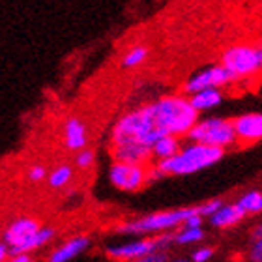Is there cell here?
<instances>
[{"mask_svg": "<svg viewBox=\"0 0 262 262\" xmlns=\"http://www.w3.org/2000/svg\"><path fill=\"white\" fill-rule=\"evenodd\" d=\"M154 126L163 137L187 135L199 122V113L191 107L189 99L182 96H167L148 105Z\"/></svg>", "mask_w": 262, "mask_h": 262, "instance_id": "6da1fadb", "label": "cell"}, {"mask_svg": "<svg viewBox=\"0 0 262 262\" xmlns=\"http://www.w3.org/2000/svg\"><path fill=\"white\" fill-rule=\"evenodd\" d=\"M223 156L225 150L191 142V144L180 148V152L176 154L174 158L159 161L156 167L165 176H187L219 163L223 159Z\"/></svg>", "mask_w": 262, "mask_h": 262, "instance_id": "7a4b0ae2", "label": "cell"}, {"mask_svg": "<svg viewBox=\"0 0 262 262\" xmlns=\"http://www.w3.org/2000/svg\"><path fill=\"white\" fill-rule=\"evenodd\" d=\"M161 137L163 135L154 126L152 115L146 105L137 111H131L116 122L113 129V148L127 146V144H142V146L152 148L154 142L159 141Z\"/></svg>", "mask_w": 262, "mask_h": 262, "instance_id": "3957f363", "label": "cell"}, {"mask_svg": "<svg viewBox=\"0 0 262 262\" xmlns=\"http://www.w3.org/2000/svg\"><path fill=\"white\" fill-rule=\"evenodd\" d=\"M195 213H199L196 206L156 212L146 215V217L131 221V223L120 225L118 232H124V234H163L165 230L176 229L178 225H184V221Z\"/></svg>", "mask_w": 262, "mask_h": 262, "instance_id": "277c9868", "label": "cell"}, {"mask_svg": "<svg viewBox=\"0 0 262 262\" xmlns=\"http://www.w3.org/2000/svg\"><path fill=\"white\" fill-rule=\"evenodd\" d=\"M187 137L196 144L219 148V150H225V148L232 146L236 142L232 122L225 120V118H217V116L196 122L191 127V131L187 133Z\"/></svg>", "mask_w": 262, "mask_h": 262, "instance_id": "5b68a950", "label": "cell"}, {"mask_svg": "<svg viewBox=\"0 0 262 262\" xmlns=\"http://www.w3.org/2000/svg\"><path fill=\"white\" fill-rule=\"evenodd\" d=\"M221 66L232 75L234 81L257 75L262 66V51L260 47H251V45H234L225 51Z\"/></svg>", "mask_w": 262, "mask_h": 262, "instance_id": "8992f818", "label": "cell"}, {"mask_svg": "<svg viewBox=\"0 0 262 262\" xmlns=\"http://www.w3.org/2000/svg\"><path fill=\"white\" fill-rule=\"evenodd\" d=\"M172 242V234H158L154 238H146V240H137L131 244H122V246H115L107 249V255L115 260H126L133 262L139 260L142 257H148L152 253H158L161 247Z\"/></svg>", "mask_w": 262, "mask_h": 262, "instance_id": "52a82bcc", "label": "cell"}, {"mask_svg": "<svg viewBox=\"0 0 262 262\" xmlns=\"http://www.w3.org/2000/svg\"><path fill=\"white\" fill-rule=\"evenodd\" d=\"M39 230V223L32 217H19L6 229L4 244L8 247V255H28V244L34 238V234Z\"/></svg>", "mask_w": 262, "mask_h": 262, "instance_id": "ba28073f", "label": "cell"}, {"mask_svg": "<svg viewBox=\"0 0 262 262\" xmlns=\"http://www.w3.org/2000/svg\"><path fill=\"white\" fill-rule=\"evenodd\" d=\"M109 180L120 191H139L146 184V169L142 165L115 163L109 170Z\"/></svg>", "mask_w": 262, "mask_h": 262, "instance_id": "9c48e42d", "label": "cell"}, {"mask_svg": "<svg viewBox=\"0 0 262 262\" xmlns=\"http://www.w3.org/2000/svg\"><path fill=\"white\" fill-rule=\"evenodd\" d=\"M232 75H230L229 71L225 70L223 66H213V68H208V70L201 71V73H196L195 77H191L189 81L186 82V92L187 94H196L201 92V90H210V88H215L219 90L221 86L225 84H229L232 82Z\"/></svg>", "mask_w": 262, "mask_h": 262, "instance_id": "30bf717a", "label": "cell"}, {"mask_svg": "<svg viewBox=\"0 0 262 262\" xmlns=\"http://www.w3.org/2000/svg\"><path fill=\"white\" fill-rule=\"evenodd\" d=\"M232 129H234L236 141L247 142V144L260 141L262 115L260 113H247V115L238 116L236 120H232Z\"/></svg>", "mask_w": 262, "mask_h": 262, "instance_id": "8fae6325", "label": "cell"}, {"mask_svg": "<svg viewBox=\"0 0 262 262\" xmlns=\"http://www.w3.org/2000/svg\"><path fill=\"white\" fill-rule=\"evenodd\" d=\"M115 163H126V165H142L148 163L152 159V148L142 146V144H127V146H116L113 148Z\"/></svg>", "mask_w": 262, "mask_h": 262, "instance_id": "7c38bea8", "label": "cell"}, {"mask_svg": "<svg viewBox=\"0 0 262 262\" xmlns=\"http://www.w3.org/2000/svg\"><path fill=\"white\" fill-rule=\"evenodd\" d=\"M246 215L247 213L238 206V202L236 204H223L213 215H210V225L215 229H229V227L240 223Z\"/></svg>", "mask_w": 262, "mask_h": 262, "instance_id": "4fadbf2b", "label": "cell"}, {"mask_svg": "<svg viewBox=\"0 0 262 262\" xmlns=\"http://www.w3.org/2000/svg\"><path fill=\"white\" fill-rule=\"evenodd\" d=\"M90 246V240L86 236H77L71 238L70 242H66L64 246H60L58 249L51 253L49 262H70L71 258H75L79 253H82L86 247Z\"/></svg>", "mask_w": 262, "mask_h": 262, "instance_id": "5bb4252c", "label": "cell"}, {"mask_svg": "<svg viewBox=\"0 0 262 262\" xmlns=\"http://www.w3.org/2000/svg\"><path fill=\"white\" fill-rule=\"evenodd\" d=\"M64 137H66V146L70 150H77L81 152L86 146V129L79 118H70L66 122L64 127Z\"/></svg>", "mask_w": 262, "mask_h": 262, "instance_id": "9a60e30c", "label": "cell"}, {"mask_svg": "<svg viewBox=\"0 0 262 262\" xmlns=\"http://www.w3.org/2000/svg\"><path fill=\"white\" fill-rule=\"evenodd\" d=\"M223 101V92L221 90H215V88H210V90H201V92L193 94L189 98V103L196 113H202V111L213 109V107H219Z\"/></svg>", "mask_w": 262, "mask_h": 262, "instance_id": "2e32d148", "label": "cell"}, {"mask_svg": "<svg viewBox=\"0 0 262 262\" xmlns=\"http://www.w3.org/2000/svg\"><path fill=\"white\" fill-rule=\"evenodd\" d=\"M180 142L176 137H161L159 141L154 142L152 146V158H156L158 161H165V159L174 158L176 154L180 152Z\"/></svg>", "mask_w": 262, "mask_h": 262, "instance_id": "e0dca14e", "label": "cell"}, {"mask_svg": "<svg viewBox=\"0 0 262 262\" xmlns=\"http://www.w3.org/2000/svg\"><path fill=\"white\" fill-rule=\"evenodd\" d=\"M238 206L246 213H260L262 210V193L260 191H249L242 196Z\"/></svg>", "mask_w": 262, "mask_h": 262, "instance_id": "ac0fdd59", "label": "cell"}, {"mask_svg": "<svg viewBox=\"0 0 262 262\" xmlns=\"http://www.w3.org/2000/svg\"><path fill=\"white\" fill-rule=\"evenodd\" d=\"M71 176H73L71 167L62 165V167H58V169L53 170V172L49 174V186L53 187V189H60V187H64V186L70 184Z\"/></svg>", "mask_w": 262, "mask_h": 262, "instance_id": "d6986e66", "label": "cell"}, {"mask_svg": "<svg viewBox=\"0 0 262 262\" xmlns=\"http://www.w3.org/2000/svg\"><path fill=\"white\" fill-rule=\"evenodd\" d=\"M204 238V230L202 229H184L178 234L172 236V242L178 246H189V244H196Z\"/></svg>", "mask_w": 262, "mask_h": 262, "instance_id": "ffe728a7", "label": "cell"}, {"mask_svg": "<svg viewBox=\"0 0 262 262\" xmlns=\"http://www.w3.org/2000/svg\"><path fill=\"white\" fill-rule=\"evenodd\" d=\"M148 56V49L146 47H142V45H139V47H133V49L127 53L126 56H124V68H137V66H141L142 62L146 60Z\"/></svg>", "mask_w": 262, "mask_h": 262, "instance_id": "44dd1931", "label": "cell"}, {"mask_svg": "<svg viewBox=\"0 0 262 262\" xmlns=\"http://www.w3.org/2000/svg\"><path fill=\"white\" fill-rule=\"evenodd\" d=\"M53 236H55V229H51V227L41 229V227H39V230L34 234V238L30 240V244H28V253L34 251V249H39V247L47 246Z\"/></svg>", "mask_w": 262, "mask_h": 262, "instance_id": "7402d4cb", "label": "cell"}, {"mask_svg": "<svg viewBox=\"0 0 262 262\" xmlns=\"http://www.w3.org/2000/svg\"><path fill=\"white\" fill-rule=\"evenodd\" d=\"M221 206H223V201L221 199H213V201H208L204 204H201V206H196V210H199V215L204 219V215H213Z\"/></svg>", "mask_w": 262, "mask_h": 262, "instance_id": "603a6c76", "label": "cell"}, {"mask_svg": "<svg viewBox=\"0 0 262 262\" xmlns=\"http://www.w3.org/2000/svg\"><path fill=\"white\" fill-rule=\"evenodd\" d=\"M94 159H96V154L92 150H81L75 159V163L79 169H88V167H92Z\"/></svg>", "mask_w": 262, "mask_h": 262, "instance_id": "cb8c5ba5", "label": "cell"}, {"mask_svg": "<svg viewBox=\"0 0 262 262\" xmlns=\"http://www.w3.org/2000/svg\"><path fill=\"white\" fill-rule=\"evenodd\" d=\"M213 257V249L212 247H201L193 253V262H208Z\"/></svg>", "mask_w": 262, "mask_h": 262, "instance_id": "d4e9b609", "label": "cell"}, {"mask_svg": "<svg viewBox=\"0 0 262 262\" xmlns=\"http://www.w3.org/2000/svg\"><path fill=\"white\" fill-rule=\"evenodd\" d=\"M28 176H30L32 182H41L47 178V170H45V167H41V165H34L32 169H30V172H28Z\"/></svg>", "mask_w": 262, "mask_h": 262, "instance_id": "484cf974", "label": "cell"}, {"mask_svg": "<svg viewBox=\"0 0 262 262\" xmlns=\"http://www.w3.org/2000/svg\"><path fill=\"white\" fill-rule=\"evenodd\" d=\"M202 221H204V219H202L199 213L189 215V217L184 221V229H202Z\"/></svg>", "mask_w": 262, "mask_h": 262, "instance_id": "4316f807", "label": "cell"}, {"mask_svg": "<svg viewBox=\"0 0 262 262\" xmlns=\"http://www.w3.org/2000/svg\"><path fill=\"white\" fill-rule=\"evenodd\" d=\"M167 260V255L165 253H152V255H148V257H142L139 260H133V262H165Z\"/></svg>", "mask_w": 262, "mask_h": 262, "instance_id": "83f0119b", "label": "cell"}, {"mask_svg": "<svg viewBox=\"0 0 262 262\" xmlns=\"http://www.w3.org/2000/svg\"><path fill=\"white\" fill-rule=\"evenodd\" d=\"M251 260L253 262H260L262 260V242H255L253 244V249H251Z\"/></svg>", "mask_w": 262, "mask_h": 262, "instance_id": "f1b7e54d", "label": "cell"}, {"mask_svg": "<svg viewBox=\"0 0 262 262\" xmlns=\"http://www.w3.org/2000/svg\"><path fill=\"white\" fill-rule=\"evenodd\" d=\"M10 262H32L30 255H17V257H11Z\"/></svg>", "mask_w": 262, "mask_h": 262, "instance_id": "f546056e", "label": "cell"}, {"mask_svg": "<svg viewBox=\"0 0 262 262\" xmlns=\"http://www.w3.org/2000/svg\"><path fill=\"white\" fill-rule=\"evenodd\" d=\"M8 258V247L4 244H0V262H4Z\"/></svg>", "mask_w": 262, "mask_h": 262, "instance_id": "4dcf8cb0", "label": "cell"}, {"mask_svg": "<svg viewBox=\"0 0 262 262\" xmlns=\"http://www.w3.org/2000/svg\"><path fill=\"white\" fill-rule=\"evenodd\" d=\"M260 236H262V227L258 225L257 229L253 230V238H255V242H260Z\"/></svg>", "mask_w": 262, "mask_h": 262, "instance_id": "1f68e13d", "label": "cell"}, {"mask_svg": "<svg viewBox=\"0 0 262 262\" xmlns=\"http://www.w3.org/2000/svg\"><path fill=\"white\" fill-rule=\"evenodd\" d=\"M174 262H189V260H174Z\"/></svg>", "mask_w": 262, "mask_h": 262, "instance_id": "d6a6232c", "label": "cell"}]
</instances>
